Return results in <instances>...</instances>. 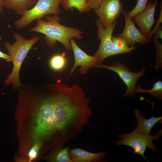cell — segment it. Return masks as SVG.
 Masks as SVG:
<instances>
[{
  "label": "cell",
  "instance_id": "cell-1",
  "mask_svg": "<svg viewBox=\"0 0 162 162\" xmlns=\"http://www.w3.org/2000/svg\"><path fill=\"white\" fill-rule=\"evenodd\" d=\"M21 102L34 115V142L55 137L57 144H64L79 135L92 114L90 99L77 84L24 85Z\"/></svg>",
  "mask_w": 162,
  "mask_h": 162
},
{
  "label": "cell",
  "instance_id": "cell-2",
  "mask_svg": "<svg viewBox=\"0 0 162 162\" xmlns=\"http://www.w3.org/2000/svg\"><path fill=\"white\" fill-rule=\"evenodd\" d=\"M58 14L51 16H45V20H36L37 25L29 28V32H35L45 35L44 39L47 44L54 47L57 41L62 43L67 51H70L71 47L70 41L71 38L80 40L82 38L83 32L79 29L64 26L59 22Z\"/></svg>",
  "mask_w": 162,
  "mask_h": 162
},
{
  "label": "cell",
  "instance_id": "cell-3",
  "mask_svg": "<svg viewBox=\"0 0 162 162\" xmlns=\"http://www.w3.org/2000/svg\"><path fill=\"white\" fill-rule=\"evenodd\" d=\"M13 38L16 41L12 44L4 42V46L9 55L12 58L13 66L11 73L4 81L7 86L12 83L14 88L17 89L21 84L19 74L21 67L24 59L32 46L40 39L39 37L35 36L28 39L19 33L12 32Z\"/></svg>",
  "mask_w": 162,
  "mask_h": 162
},
{
  "label": "cell",
  "instance_id": "cell-4",
  "mask_svg": "<svg viewBox=\"0 0 162 162\" xmlns=\"http://www.w3.org/2000/svg\"><path fill=\"white\" fill-rule=\"evenodd\" d=\"M160 134L159 132L152 136L143 134L137 124L136 128L131 133L119 135L118 137L122 139L116 141L115 144L118 146L126 145L131 147L134 149L135 154H140L148 161L144 155L146 148L148 147L154 152L158 151V149L153 144L152 140H159Z\"/></svg>",
  "mask_w": 162,
  "mask_h": 162
},
{
  "label": "cell",
  "instance_id": "cell-5",
  "mask_svg": "<svg viewBox=\"0 0 162 162\" xmlns=\"http://www.w3.org/2000/svg\"><path fill=\"white\" fill-rule=\"evenodd\" d=\"M63 0H38L34 6L27 10L14 23L17 28L26 27L35 20L40 19L49 14H59V4Z\"/></svg>",
  "mask_w": 162,
  "mask_h": 162
},
{
  "label": "cell",
  "instance_id": "cell-6",
  "mask_svg": "<svg viewBox=\"0 0 162 162\" xmlns=\"http://www.w3.org/2000/svg\"><path fill=\"white\" fill-rule=\"evenodd\" d=\"M96 68H106L117 74L127 87V90L123 95L124 97L128 96L132 97H134L136 82L139 78L144 75L145 72L144 68L137 72H131L125 65L118 62H115L112 65L99 64Z\"/></svg>",
  "mask_w": 162,
  "mask_h": 162
},
{
  "label": "cell",
  "instance_id": "cell-7",
  "mask_svg": "<svg viewBox=\"0 0 162 162\" xmlns=\"http://www.w3.org/2000/svg\"><path fill=\"white\" fill-rule=\"evenodd\" d=\"M117 22V20H116L107 27L104 28L99 19L96 20L98 38L100 40V43L98 50L94 56L98 59V65L102 64L104 59L112 56V44L111 37Z\"/></svg>",
  "mask_w": 162,
  "mask_h": 162
},
{
  "label": "cell",
  "instance_id": "cell-8",
  "mask_svg": "<svg viewBox=\"0 0 162 162\" xmlns=\"http://www.w3.org/2000/svg\"><path fill=\"white\" fill-rule=\"evenodd\" d=\"M124 10L120 0H104L94 11L106 28L118 19Z\"/></svg>",
  "mask_w": 162,
  "mask_h": 162
},
{
  "label": "cell",
  "instance_id": "cell-9",
  "mask_svg": "<svg viewBox=\"0 0 162 162\" xmlns=\"http://www.w3.org/2000/svg\"><path fill=\"white\" fill-rule=\"evenodd\" d=\"M71 48L74 52L75 62L69 73L71 74L78 66L81 68L79 70L81 74H86L92 68H96L98 64L97 58L94 56H91L86 53L80 49L72 38L70 40Z\"/></svg>",
  "mask_w": 162,
  "mask_h": 162
},
{
  "label": "cell",
  "instance_id": "cell-10",
  "mask_svg": "<svg viewBox=\"0 0 162 162\" xmlns=\"http://www.w3.org/2000/svg\"><path fill=\"white\" fill-rule=\"evenodd\" d=\"M158 2L155 0L154 2H148L145 9L132 17L138 26L140 31L148 37L153 25L156 22L154 19L155 11Z\"/></svg>",
  "mask_w": 162,
  "mask_h": 162
},
{
  "label": "cell",
  "instance_id": "cell-11",
  "mask_svg": "<svg viewBox=\"0 0 162 162\" xmlns=\"http://www.w3.org/2000/svg\"><path fill=\"white\" fill-rule=\"evenodd\" d=\"M122 13L125 21L124 28L118 37L124 39L130 46H134L136 43L145 44L148 42V38L137 28L135 22L130 17L127 12L124 10Z\"/></svg>",
  "mask_w": 162,
  "mask_h": 162
},
{
  "label": "cell",
  "instance_id": "cell-12",
  "mask_svg": "<svg viewBox=\"0 0 162 162\" xmlns=\"http://www.w3.org/2000/svg\"><path fill=\"white\" fill-rule=\"evenodd\" d=\"M68 154L72 162H92L98 161L106 156L105 152L94 153L80 148L69 149Z\"/></svg>",
  "mask_w": 162,
  "mask_h": 162
},
{
  "label": "cell",
  "instance_id": "cell-13",
  "mask_svg": "<svg viewBox=\"0 0 162 162\" xmlns=\"http://www.w3.org/2000/svg\"><path fill=\"white\" fill-rule=\"evenodd\" d=\"M37 0H4L3 6L14 10L18 15L22 16L36 4Z\"/></svg>",
  "mask_w": 162,
  "mask_h": 162
},
{
  "label": "cell",
  "instance_id": "cell-14",
  "mask_svg": "<svg viewBox=\"0 0 162 162\" xmlns=\"http://www.w3.org/2000/svg\"><path fill=\"white\" fill-rule=\"evenodd\" d=\"M138 124L141 133L143 134L149 135L154 125L162 119V117H155L153 116L149 119H145L142 113L137 109L134 110Z\"/></svg>",
  "mask_w": 162,
  "mask_h": 162
},
{
  "label": "cell",
  "instance_id": "cell-15",
  "mask_svg": "<svg viewBox=\"0 0 162 162\" xmlns=\"http://www.w3.org/2000/svg\"><path fill=\"white\" fill-rule=\"evenodd\" d=\"M58 144L57 147L48 156L46 160L51 162H72L68 154L69 146L63 148V144Z\"/></svg>",
  "mask_w": 162,
  "mask_h": 162
},
{
  "label": "cell",
  "instance_id": "cell-16",
  "mask_svg": "<svg viewBox=\"0 0 162 162\" xmlns=\"http://www.w3.org/2000/svg\"><path fill=\"white\" fill-rule=\"evenodd\" d=\"M112 56L123 53H128L135 50L136 46H130L124 39L112 35Z\"/></svg>",
  "mask_w": 162,
  "mask_h": 162
},
{
  "label": "cell",
  "instance_id": "cell-17",
  "mask_svg": "<svg viewBox=\"0 0 162 162\" xmlns=\"http://www.w3.org/2000/svg\"><path fill=\"white\" fill-rule=\"evenodd\" d=\"M67 11L72 8L77 9L81 13L90 11L91 9L86 0H63L61 3Z\"/></svg>",
  "mask_w": 162,
  "mask_h": 162
},
{
  "label": "cell",
  "instance_id": "cell-18",
  "mask_svg": "<svg viewBox=\"0 0 162 162\" xmlns=\"http://www.w3.org/2000/svg\"><path fill=\"white\" fill-rule=\"evenodd\" d=\"M148 92L150 95L159 99L162 98V82L158 80L155 82L153 87L149 90L142 88L138 86H136L135 93Z\"/></svg>",
  "mask_w": 162,
  "mask_h": 162
},
{
  "label": "cell",
  "instance_id": "cell-19",
  "mask_svg": "<svg viewBox=\"0 0 162 162\" xmlns=\"http://www.w3.org/2000/svg\"><path fill=\"white\" fill-rule=\"evenodd\" d=\"M66 64L65 53L56 54L53 56L50 59V65L53 70H59L65 67Z\"/></svg>",
  "mask_w": 162,
  "mask_h": 162
},
{
  "label": "cell",
  "instance_id": "cell-20",
  "mask_svg": "<svg viewBox=\"0 0 162 162\" xmlns=\"http://www.w3.org/2000/svg\"><path fill=\"white\" fill-rule=\"evenodd\" d=\"M148 0H138L134 8L128 13L131 18L142 12L145 8L148 2Z\"/></svg>",
  "mask_w": 162,
  "mask_h": 162
},
{
  "label": "cell",
  "instance_id": "cell-21",
  "mask_svg": "<svg viewBox=\"0 0 162 162\" xmlns=\"http://www.w3.org/2000/svg\"><path fill=\"white\" fill-rule=\"evenodd\" d=\"M41 145L42 141L41 140L35 142L34 144L28 153V162H32L37 158Z\"/></svg>",
  "mask_w": 162,
  "mask_h": 162
},
{
  "label": "cell",
  "instance_id": "cell-22",
  "mask_svg": "<svg viewBox=\"0 0 162 162\" xmlns=\"http://www.w3.org/2000/svg\"><path fill=\"white\" fill-rule=\"evenodd\" d=\"M159 4L160 9V14L158 20L156 21V24L153 30L151 31L147 37L149 41L151 40L154 32L159 28L160 25V24L162 22V4L161 1L160 2Z\"/></svg>",
  "mask_w": 162,
  "mask_h": 162
},
{
  "label": "cell",
  "instance_id": "cell-23",
  "mask_svg": "<svg viewBox=\"0 0 162 162\" xmlns=\"http://www.w3.org/2000/svg\"><path fill=\"white\" fill-rule=\"evenodd\" d=\"M153 40L156 50L157 59L158 61H161L162 59V43H160L158 39L154 36Z\"/></svg>",
  "mask_w": 162,
  "mask_h": 162
},
{
  "label": "cell",
  "instance_id": "cell-24",
  "mask_svg": "<svg viewBox=\"0 0 162 162\" xmlns=\"http://www.w3.org/2000/svg\"><path fill=\"white\" fill-rule=\"evenodd\" d=\"M104 0H86L89 7L94 10L98 8Z\"/></svg>",
  "mask_w": 162,
  "mask_h": 162
},
{
  "label": "cell",
  "instance_id": "cell-25",
  "mask_svg": "<svg viewBox=\"0 0 162 162\" xmlns=\"http://www.w3.org/2000/svg\"><path fill=\"white\" fill-rule=\"evenodd\" d=\"M154 37L158 39L162 38V26L160 25L159 28L154 32Z\"/></svg>",
  "mask_w": 162,
  "mask_h": 162
},
{
  "label": "cell",
  "instance_id": "cell-26",
  "mask_svg": "<svg viewBox=\"0 0 162 162\" xmlns=\"http://www.w3.org/2000/svg\"><path fill=\"white\" fill-rule=\"evenodd\" d=\"M0 58L5 59L8 62H12L13 61L12 58L9 55L4 53L1 51H0Z\"/></svg>",
  "mask_w": 162,
  "mask_h": 162
},
{
  "label": "cell",
  "instance_id": "cell-27",
  "mask_svg": "<svg viewBox=\"0 0 162 162\" xmlns=\"http://www.w3.org/2000/svg\"><path fill=\"white\" fill-rule=\"evenodd\" d=\"M2 6L0 4V19L1 18V14L2 11Z\"/></svg>",
  "mask_w": 162,
  "mask_h": 162
},
{
  "label": "cell",
  "instance_id": "cell-28",
  "mask_svg": "<svg viewBox=\"0 0 162 162\" xmlns=\"http://www.w3.org/2000/svg\"><path fill=\"white\" fill-rule=\"evenodd\" d=\"M4 0H0V4L3 6V4Z\"/></svg>",
  "mask_w": 162,
  "mask_h": 162
},
{
  "label": "cell",
  "instance_id": "cell-29",
  "mask_svg": "<svg viewBox=\"0 0 162 162\" xmlns=\"http://www.w3.org/2000/svg\"><path fill=\"white\" fill-rule=\"evenodd\" d=\"M138 0H136V2H137L138 1Z\"/></svg>",
  "mask_w": 162,
  "mask_h": 162
}]
</instances>
